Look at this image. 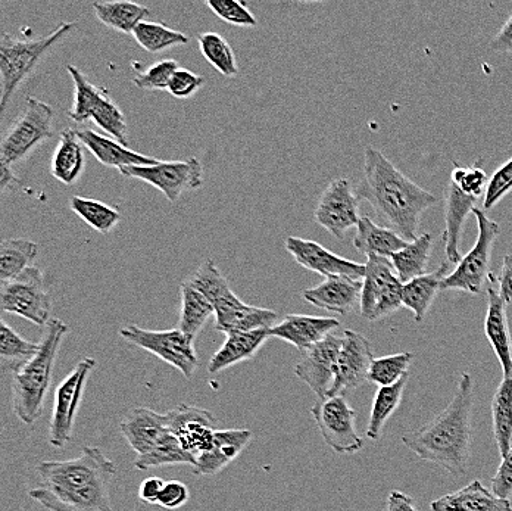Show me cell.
I'll return each instance as SVG.
<instances>
[{"instance_id":"cell-1","label":"cell","mask_w":512,"mask_h":511,"mask_svg":"<svg viewBox=\"0 0 512 511\" xmlns=\"http://www.w3.org/2000/svg\"><path fill=\"white\" fill-rule=\"evenodd\" d=\"M42 484L28 495L49 511H114L111 482L118 467L101 448L84 447L73 460L37 464Z\"/></svg>"},{"instance_id":"cell-2","label":"cell","mask_w":512,"mask_h":511,"mask_svg":"<svg viewBox=\"0 0 512 511\" xmlns=\"http://www.w3.org/2000/svg\"><path fill=\"white\" fill-rule=\"evenodd\" d=\"M357 195L367 201L384 221L405 241L418 238V226L424 211L432 208L437 199L429 190L408 179L382 151L373 146L365 149L364 176Z\"/></svg>"},{"instance_id":"cell-3","label":"cell","mask_w":512,"mask_h":511,"mask_svg":"<svg viewBox=\"0 0 512 511\" xmlns=\"http://www.w3.org/2000/svg\"><path fill=\"white\" fill-rule=\"evenodd\" d=\"M471 408L473 377L462 373L451 404L432 422L405 433L402 442L424 461L439 464L451 475L464 476L471 456Z\"/></svg>"},{"instance_id":"cell-4","label":"cell","mask_w":512,"mask_h":511,"mask_svg":"<svg viewBox=\"0 0 512 511\" xmlns=\"http://www.w3.org/2000/svg\"><path fill=\"white\" fill-rule=\"evenodd\" d=\"M45 327L39 352L12 376V408L26 425H33L42 416L59 348L70 332V326L59 319L49 320Z\"/></svg>"},{"instance_id":"cell-5","label":"cell","mask_w":512,"mask_h":511,"mask_svg":"<svg viewBox=\"0 0 512 511\" xmlns=\"http://www.w3.org/2000/svg\"><path fill=\"white\" fill-rule=\"evenodd\" d=\"M76 28V23H61L48 36L42 39L18 40L11 34L3 33L0 40V77H2V95L0 109L8 108L9 101L24 80L33 73L52 46Z\"/></svg>"},{"instance_id":"cell-6","label":"cell","mask_w":512,"mask_h":511,"mask_svg":"<svg viewBox=\"0 0 512 511\" xmlns=\"http://www.w3.org/2000/svg\"><path fill=\"white\" fill-rule=\"evenodd\" d=\"M479 227L476 245L461 258L457 269L442 282V291H462L479 295L483 291L490 274L493 246L501 235V226L486 216V211L476 208L473 211Z\"/></svg>"},{"instance_id":"cell-7","label":"cell","mask_w":512,"mask_h":511,"mask_svg":"<svg viewBox=\"0 0 512 511\" xmlns=\"http://www.w3.org/2000/svg\"><path fill=\"white\" fill-rule=\"evenodd\" d=\"M362 282L364 285H362L361 301H359L362 319L377 322L384 317L392 316L404 307L402 304L404 283L399 280L390 258L368 255Z\"/></svg>"},{"instance_id":"cell-8","label":"cell","mask_w":512,"mask_h":511,"mask_svg":"<svg viewBox=\"0 0 512 511\" xmlns=\"http://www.w3.org/2000/svg\"><path fill=\"white\" fill-rule=\"evenodd\" d=\"M121 338L128 344L136 345L151 352L179 370L181 375L190 379L199 366V357L195 350V338L181 332L179 327L171 330H148L130 324L120 330Z\"/></svg>"},{"instance_id":"cell-9","label":"cell","mask_w":512,"mask_h":511,"mask_svg":"<svg viewBox=\"0 0 512 511\" xmlns=\"http://www.w3.org/2000/svg\"><path fill=\"white\" fill-rule=\"evenodd\" d=\"M53 117L55 112L51 105L28 96L23 114L3 137L0 145L2 162L12 167L27 158L40 143L52 139Z\"/></svg>"},{"instance_id":"cell-10","label":"cell","mask_w":512,"mask_h":511,"mask_svg":"<svg viewBox=\"0 0 512 511\" xmlns=\"http://www.w3.org/2000/svg\"><path fill=\"white\" fill-rule=\"evenodd\" d=\"M92 357L83 358L55 389L51 423H49V444L62 448L73 438L74 423L80 408L81 398L86 391L87 380L96 367Z\"/></svg>"},{"instance_id":"cell-11","label":"cell","mask_w":512,"mask_h":511,"mask_svg":"<svg viewBox=\"0 0 512 511\" xmlns=\"http://www.w3.org/2000/svg\"><path fill=\"white\" fill-rule=\"evenodd\" d=\"M0 299L3 313L23 317L37 326H46L51 320V295L42 270L37 267H28L14 280L2 282Z\"/></svg>"},{"instance_id":"cell-12","label":"cell","mask_w":512,"mask_h":511,"mask_svg":"<svg viewBox=\"0 0 512 511\" xmlns=\"http://www.w3.org/2000/svg\"><path fill=\"white\" fill-rule=\"evenodd\" d=\"M326 444L339 454H354L362 450L364 441L357 431V411L345 397L318 398L311 410Z\"/></svg>"},{"instance_id":"cell-13","label":"cell","mask_w":512,"mask_h":511,"mask_svg":"<svg viewBox=\"0 0 512 511\" xmlns=\"http://www.w3.org/2000/svg\"><path fill=\"white\" fill-rule=\"evenodd\" d=\"M123 176L142 180L164 193L170 202L179 201L184 192H192L204 185V167L198 158L184 161H158L148 167H127Z\"/></svg>"},{"instance_id":"cell-14","label":"cell","mask_w":512,"mask_h":511,"mask_svg":"<svg viewBox=\"0 0 512 511\" xmlns=\"http://www.w3.org/2000/svg\"><path fill=\"white\" fill-rule=\"evenodd\" d=\"M359 201L357 192L348 179H337L327 186L315 208L314 220L318 226L343 239L349 230L358 226Z\"/></svg>"},{"instance_id":"cell-15","label":"cell","mask_w":512,"mask_h":511,"mask_svg":"<svg viewBox=\"0 0 512 511\" xmlns=\"http://www.w3.org/2000/svg\"><path fill=\"white\" fill-rule=\"evenodd\" d=\"M374 354L370 341L355 330H343V344L337 361L336 380L332 394L345 397L368 382Z\"/></svg>"},{"instance_id":"cell-16","label":"cell","mask_w":512,"mask_h":511,"mask_svg":"<svg viewBox=\"0 0 512 511\" xmlns=\"http://www.w3.org/2000/svg\"><path fill=\"white\" fill-rule=\"evenodd\" d=\"M168 431L179 438L187 453L198 460L212 447L217 419L211 411L193 405L180 404L164 413Z\"/></svg>"},{"instance_id":"cell-17","label":"cell","mask_w":512,"mask_h":511,"mask_svg":"<svg viewBox=\"0 0 512 511\" xmlns=\"http://www.w3.org/2000/svg\"><path fill=\"white\" fill-rule=\"evenodd\" d=\"M342 344L343 332H333L311 350L304 352V357L296 364L295 375L307 383L318 398L332 394Z\"/></svg>"},{"instance_id":"cell-18","label":"cell","mask_w":512,"mask_h":511,"mask_svg":"<svg viewBox=\"0 0 512 511\" xmlns=\"http://www.w3.org/2000/svg\"><path fill=\"white\" fill-rule=\"evenodd\" d=\"M286 249L296 263L304 269L314 271L326 277H349L362 280L365 276V264L354 263L348 258L340 257L318 242L290 236L286 239Z\"/></svg>"},{"instance_id":"cell-19","label":"cell","mask_w":512,"mask_h":511,"mask_svg":"<svg viewBox=\"0 0 512 511\" xmlns=\"http://www.w3.org/2000/svg\"><path fill=\"white\" fill-rule=\"evenodd\" d=\"M214 308L215 329L226 336L237 332L271 329L279 319L276 311L240 301L231 289L214 302Z\"/></svg>"},{"instance_id":"cell-20","label":"cell","mask_w":512,"mask_h":511,"mask_svg":"<svg viewBox=\"0 0 512 511\" xmlns=\"http://www.w3.org/2000/svg\"><path fill=\"white\" fill-rule=\"evenodd\" d=\"M340 323L332 317L287 314L282 322L268 330L270 338L282 339L304 354L339 329Z\"/></svg>"},{"instance_id":"cell-21","label":"cell","mask_w":512,"mask_h":511,"mask_svg":"<svg viewBox=\"0 0 512 511\" xmlns=\"http://www.w3.org/2000/svg\"><path fill=\"white\" fill-rule=\"evenodd\" d=\"M487 313L485 319V335L490 347L501 363L504 377L512 373V339L508 326L507 304L495 289L496 276L490 273L487 279Z\"/></svg>"},{"instance_id":"cell-22","label":"cell","mask_w":512,"mask_h":511,"mask_svg":"<svg viewBox=\"0 0 512 511\" xmlns=\"http://www.w3.org/2000/svg\"><path fill=\"white\" fill-rule=\"evenodd\" d=\"M362 285V280L329 277L320 285L305 289L302 298L321 310L346 316L354 311L357 302L361 301Z\"/></svg>"},{"instance_id":"cell-23","label":"cell","mask_w":512,"mask_h":511,"mask_svg":"<svg viewBox=\"0 0 512 511\" xmlns=\"http://www.w3.org/2000/svg\"><path fill=\"white\" fill-rule=\"evenodd\" d=\"M120 431L137 456H145L154 450L168 431L165 416L151 408L137 407L128 411L121 420Z\"/></svg>"},{"instance_id":"cell-24","label":"cell","mask_w":512,"mask_h":511,"mask_svg":"<svg viewBox=\"0 0 512 511\" xmlns=\"http://www.w3.org/2000/svg\"><path fill=\"white\" fill-rule=\"evenodd\" d=\"M480 199L473 198L462 192L455 183L449 182L445 190V241L446 261L449 264H458L461 261V236L465 221L476 210V202Z\"/></svg>"},{"instance_id":"cell-25","label":"cell","mask_w":512,"mask_h":511,"mask_svg":"<svg viewBox=\"0 0 512 511\" xmlns=\"http://www.w3.org/2000/svg\"><path fill=\"white\" fill-rule=\"evenodd\" d=\"M252 441L248 429H227L215 431L212 447L196 460L193 473L198 476L217 475L236 460Z\"/></svg>"},{"instance_id":"cell-26","label":"cell","mask_w":512,"mask_h":511,"mask_svg":"<svg viewBox=\"0 0 512 511\" xmlns=\"http://www.w3.org/2000/svg\"><path fill=\"white\" fill-rule=\"evenodd\" d=\"M76 133L81 143L95 155L96 160L106 167L123 170L127 167H148V165H155L158 162L154 157L131 151L123 143L99 135L93 130L80 129L76 130Z\"/></svg>"},{"instance_id":"cell-27","label":"cell","mask_w":512,"mask_h":511,"mask_svg":"<svg viewBox=\"0 0 512 511\" xmlns=\"http://www.w3.org/2000/svg\"><path fill=\"white\" fill-rule=\"evenodd\" d=\"M432 511H512L510 500L496 497L480 481L433 501Z\"/></svg>"},{"instance_id":"cell-28","label":"cell","mask_w":512,"mask_h":511,"mask_svg":"<svg viewBox=\"0 0 512 511\" xmlns=\"http://www.w3.org/2000/svg\"><path fill=\"white\" fill-rule=\"evenodd\" d=\"M268 330L270 329L237 332L227 335L226 342L221 345L220 350L212 355L211 361H209L208 372L215 375V373L223 372V370L230 369V367L243 363V361L252 360L256 352L261 350L262 345L267 342V339H270Z\"/></svg>"},{"instance_id":"cell-29","label":"cell","mask_w":512,"mask_h":511,"mask_svg":"<svg viewBox=\"0 0 512 511\" xmlns=\"http://www.w3.org/2000/svg\"><path fill=\"white\" fill-rule=\"evenodd\" d=\"M451 266L452 264L445 261L433 273L424 274L405 283L402 288V304L414 314L415 322L421 323L426 319L437 294L442 291L443 280L451 274Z\"/></svg>"},{"instance_id":"cell-30","label":"cell","mask_w":512,"mask_h":511,"mask_svg":"<svg viewBox=\"0 0 512 511\" xmlns=\"http://www.w3.org/2000/svg\"><path fill=\"white\" fill-rule=\"evenodd\" d=\"M401 235L389 227H382L374 223L370 217H361L357 226L352 245L357 249L359 254L379 255V257L390 258L396 252L404 249L408 245Z\"/></svg>"},{"instance_id":"cell-31","label":"cell","mask_w":512,"mask_h":511,"mask_svg":"<svg viewBox=\"0 0 512 511\" xmlns=\"http://www.w3.org/2000/svg\"><path fill=\"white\" fill-rule=\"evenodd\" d=\"M83 143L78 139L76 130L65 129L59 136L58 145L52 157V176L64 185H74L84 171Z\"/></svg>"},{"instance_id":"cell-32","label":"cell","mask_w":512,"mask_h":511,"mask_svg":"<svg viewBox=\"0 0 512 511\" xmlns=\"http://www.w3.org/2000/svg\"><path fill=\"white\" fill-rule=\"evenodd\" d=\"M433 236L430 233L418 236L415 241L408 243L404 249L390 257L396 274L402 283L424 276L432 257Z\"/></svg>"},{"instance_id":"cell-33","label":"cell","mask_w":512,"mask_h":511,"mask_svg":"<svg viewBox=\"0 0 512 511\" xmlns=\"http://www.w3.org/2000/svg\"><path fill=\"white\" fill-rule=\"evenodd\" d=\"M181 314L179 329L186 335L196 338L209 317L215 314L214 305L202 292H199L189 279L181 283Z\"/></svg>"},{"instance_id":"cell-34","label":"cell","mask_w":512,"mask_h":511,"mask_svg":"<svg viewBox=\"0 0 512 511\" xmlns=\"http://www.w3.org/2000/svg\"><path fill=\"white\" fill-rule=\"evenodd\" d=\"M493 436L501 457L512 448V373L504 377L492 400Z\"/></svg>"},{"instance_id":"cell-35","label":"cell","mask_w":512,"mask_h":511,"mask_svg":"<svg viewBox=\"0 0 512 511\" xmlns=\"http://www.w3.org/2000/svg\"><path fill=\"white\" fill-rule=\"evenodd\" d=\"M93 11L102 24L123 34H133L149 15L146 6L133 2H98L93 5Z\"/></svg>"},{"instance_id":"cell-36","label":"cell","mask_w":512,"mask_h":511,"mask_svg":"<svg viewBox=\"0 0 512 511\" xmlns=\"http://www.w3.org/2000/svg\"><path fill=\"white\" fill-rule=\"evenodd\" d=\"M68 74L76 86V95H74V107L68 112L74 123H86L92 121L96 108L99 107L108 90L96 86L92 81L84 76L83 71L78 70L74 65H67Z\"/></svg>"},{"instance_id":"cell-37","label":"cell","mask_w":512,"mask_h":511,"mask_svg":"<svg viewBox=\"0 0 512 511\" xmlns=\"http://www.w3.org/2000/svg\"><path fill=\"white\" fill-rule=\"evenodd\" d=\"M410 373L402 377L398 383L386 388H380L374 397L373 408H371L370 422H368L367 436L371 441H379L382 438L384 426L387 420L395 413L404 395Z\"/></svg>"},{"instance_id":"cell-38","label":"cell","mask_w":512,"mask_h":511,"mask_svg":"<svg viewBox=\"0 0 512 511\" xmlns=\"http://www.w3.org/2000/svg\"><path fill=\"white\" fill-rule=\"evenodd\" d=\"M39 254L37 243L27 239H5L0 245V280L9 282L31 267Z\"/></svg>"},{"instance_id":"cell-39","label":"cell","mask_w":512,"mask_h":511,"mask_svg":"<svg viewBox=\"0 0 512 511\" xmlns=\"http://www.w3.org/2000/svg\"><path fill=\"white\" fill-rule=\"evenodd\" d=\"M134 39L140 48L149 54H161L174 46H183L189 43V37L181 31L164 26L161 23L142 21L133 33Z\"/></svg>"},{"instance_id":"cell-40","label":"cell","mask_w":512,"mask_h":511,"mask_svg":"<svg viewBox=\"0 0 512 511\" xmlns=\"http://www.w3.org/2000/svg\"><path fill=\"white\" fill-rule=\"evenodd\" d=\"M174 464H190L195 466L196 460L192 454L184 450L183 445L173 433H167L154 450L145 456H137L134 467L137 470H148L152 467L174 466Z\"/></svg>"},{"instance_id":"cell-41","label":"cell","mask_w":512,"mask_h":511,"mask_svg":"<svg viewBox=\"0 0 512 511\" xmlns=\"http://www.w3.org/2000/svg\"><path fill=\"white\" fill-rule=\"evenodd\" d=\"M70 208L87 226L92 227L93 230L102 233V235H108L109 232H112L121 220V214L115 208L109 207L101 201H96V199L73 196L70 201Z\"/></svg>"},{"instance_id":"cell-42","label":"cell","mask_w":512,"mask_h":511,"mask_svg":"<svg viewBox=\"0 0 512 511\" xmlns=\"http://www.w3.org/2000/svg\"><path fill=\"white\" fill-rule=\"evenodd\" d=\"M198 43L201 54L218 73L223 74L224 77L237 76L239 67H237L236 56L230 43L221 34L206 31L199 34Z\"/></svg>"},{"instance_id":"cell-43","label":"cell","mask_w":512,"mask_h":511,"mask_svg":"<svg viewBox=\"0 0 512 511\" xmlns=\"http://www.w3.org/2000/svg\"><path fill=\"white\" fill-rule=\"evenodd\" d=\"M39 348L40 344L21 338L5 322L0 324V357L5 364L3 367H9L12 373L17 372L23 364L31 360L39 352Z\"/></svg>"},{"instance_id":"cell-44","label":"cell","mask_w":512,"mask_h":511,"mask_svg":"<svg viewBox=\"0 0 512 511\" xmlns=\"http://www.w3.org/2000/svg\"><path fill=\"white\" fill-rule=\"evenodd\" d=\"M412 360H414V354L411 352L376 358L371 366L368 382L379 385L380 388L395 385L402 377L408 375Z\"/></svg>"},{"instance_id":"cell-45","label":"cell","mask_w":512,"mask_h":511,"mask_svg":"<svg viewBox=\"0 0 512 511\" xmlns=\"http://www.w3.org/2000/svg\"><path fill=\"white\" fill-rule=\"evenodd\" d=\"M92 121L99 127V129L103 130V132L114 137L117 142L127 145L128 137L126 117H124L123 111L118 108V105L112 101L109 93L108 95H105V98L102 99L99 107L96 108Z\"/></svg>"},{"instance_id":"cell-46","label":"cell","mask_w":512,"mask_h":511,"mask_svg":"<svg viewBox=\"0 0 512 511\" xmlns=\"http://www.w3.org/2000/svg\"><path fill=\"white\" fill-rule=\"evenodd\" d=\"M189 282L199 292H202L212 302V305L220 296H223L231 289L226 277L221 274V271L218 270V267L215 266L212 260H206L199 267L198 271L192 277H189Z\"/></svg>"},{"instance_id":"cell-47","label":"cell","mask_w":512,"mask_h":511,"mask_svg":"<svg viewBox=\"0 0 512 511\" xmlns=\"http://www.w3.org/2000/svg\"><path fill=\"white\" fill-rule=\"evenodd\" d=\"M482 164L483 161L479 160L470 167H464V165L454 162L455 167L451 173V182L455 183L467 195L477 199L482 198L486 193L487 183H489Z\"/></svg>"},{"instance_id":"cell-48","label":"cell","mask_w":512,"mask_h":511,"mask_svg":"<svg viewBox=\"0 0 512 511\" xmlns=\"http://www.w3.org/2000/svg\"><path fill=\"white\" fill-rule=\"evenodd\" d=\"M206 6L217 15L220 20L226 21L236 27H256L255 15L249 11L245 2L237 0H208Z\"/></svg>"},{"instance_id":"cell-49","label":"cell","mask_w":512,"mask_h":511,"mask_svg":"<svg viewBox=\"0 0 512 511\" xmlns=\"http://www.w3.org/2000/svg\"><path fill=\"white\" fill-rule=\"evenodd\" d=\"M179 64L174 59H164L152 65L143 73L137 74L133 79L134 86L142 90H167Z\"/></svg>"},{"instance_id":"cell-50","label":"cell","mask_w":512,"mask_h":511,"mask_svg":"<svg viewBox=\"0 0 512 511\" xmlns=\"http://www.w3.org/2000/svg\"><path fill=\"white\" fill-rule=\"evenodd\" d=\"M512 192V158L498 168L487 183L483 211L492 210Z\"/></svg>"},{"instance_id":"cell-51","label":"cell","mask_w":512,"mask_h":511,"mask_svg":"<svg viewBox=\"0 0 512 511\" xmlns=\"http://www.w3.org/2000/svg\"><path fill=\"white\" fill-rule=\"evenodd\" d=\"M204 86V79L186 68H179L168 84V93L177 99L192 98Z\"/></svg>"},{"instance_id":"cell-52","label":"cell","mask_w":512,"mask_h":511,"mask_svg":"<svg viewBox=\"0 0 512 511\" xmlns=\"http://www.w3.org/2000/svg\"><path fill=\"white\" fill-rule=\"evenodd\" d=\"M189 488L180 481L165 482L159 495L158 506L167 510H176L183 507L189 501Z\"/></svg>"},{"instance_id":"cell-53","label":"cell","mask_w":512,"mask_h":511,"mask_svg":"<svg viewBox=\"0 0 512 511\" xmlns=\"http://www.w3.org/2000/svg\"><path fill=\"white\" fill-rule=\"evenodd\" d=\"M492 492L496 497L510 500L512 495V448L507 456L502 457L501 466L492 478Z\"/></svg>"},{"instance_id":"cell-54","label":"cell","mask_w":512,"mask_h":511,"mask_svg":"<svg viewBox=\"0 0 512 511\" xmlns=\"http://www.w3.org/2000/svg\"><path fill=\"white\" fill-rule=\"evenodd\" d=\"M165 481L161 478L145 479L139 488V498L143 503L151 504V506H158L159 495H161L162 488H164Z\"/></svg>"},{"instance_id":"cell-55","label":"cell","mask_w":512,"mask_h":511,"mask_svg":"<svg viewBox=\"0 0 512 511\" xmlns=\"http://www.w3.org/2000/svg\"><path fill=\"white\" fill-rule=\"evenodd\" d=\"M499 295L505 304H512V255H507L502 263L501 276L496 277Z\"/></svg>"},{"instance_id":"cell-56","label":"cell","mask_w":512,"mask_h":511,"mask_svg":"<svg viewBox=\"0 0 512 511\" xmlns=\"http://www.w3.org/2000/svg\"><path fill=\"white\" fill-rule=\"evenodd\" d=\"M490 49L495 52H501V54H512V14L505 21L498 34L493 37L492 42H490Z\"/></svg>"},{"instance_id":"cell-57","label":"cell","mask_w":512,"mask_h":511,"mask_svg":"<svg viewBox=\"0 0 512 511\" xmlns=\"http://www.w3.org/2000/svg\"><path fill=\"white\" fill-rule=\"evenodd\" d=\"M387 511H418L410 495L401 491H392L387 497Z\"/></svg>"},{"instance_id":"cell-58","label":"cell","mask_w":512,"mask_h":511,"mask_svg":"<svg viewBox=\"0 0 512 511\" xmlns=\"http://www.w3.org/2000/svg\"><path fill=\"white\" fill-rule=\"evenodd\" d=\"M2 164V174H0V189L2 192H5L12 183H20V179L15 176L14 171H12L11 165L5 164V162L0 161Z\"/></svg>"}]
</instances>
